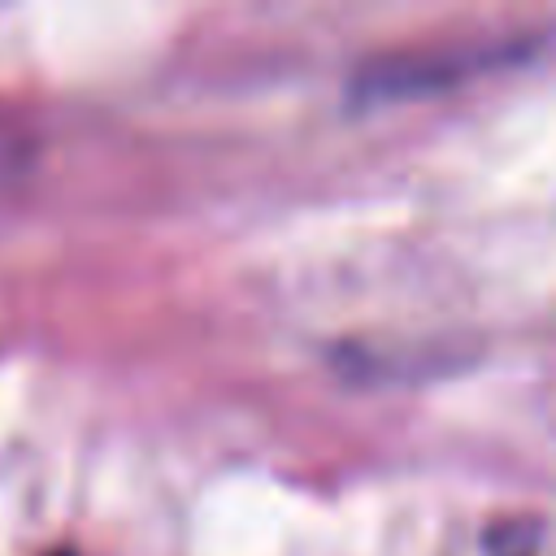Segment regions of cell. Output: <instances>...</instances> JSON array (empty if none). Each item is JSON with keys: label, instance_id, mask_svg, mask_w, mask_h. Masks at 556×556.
Segmentation results:
<instances>
[{"label": "cell", "instance_id": "cell-1", "mask_svg": "<svg viewBox=\"0 0 556 556\" xmlns=\"http://www.w3.org/2000/svg\"><path fill=\"white\" fill-rule=\"evenodd\" d=\"M491 556H534L539 552V526L534 521H500L486 530Z\"/></svg>", "mask_w": 556, "mask_h": 556}, {"label": "cell", "instance_id": "cell-2", "mask_svg": "<svg viewBox=\"0 0 556 556\" xmlns=\"http://www.w3.org/2000/svg\"><path fill=\"white\" fill-rule=\"evenodd\" d=\"M61 556H65V552H61Z\"/></svg>", "mask_w": 556, "mask_h": 556}]
</instances>
